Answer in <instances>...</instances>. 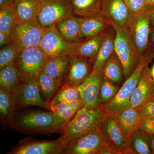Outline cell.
Returning a JSON list of instances; mask_svg holds the SVG:
<instances>
[{"mask_svg":"<svg viewBox=\"0 0 154 154\" xmlns=\"http://www.w3.org/2000/svg\"><path fill=\"white\" fill-rule=\"evenodd\" d=\"M9 125L14 130L27 134L50 135L60 132L51 111L28 110L15 113Z\"/></svg>","mask_w":154,"mask_h":154,"instance_id":"obj_1","label":"cell"},{"mask_svg":"<svg viewBox=\"0 0 154 154\" xmlns=\"http://www.w3.org/2000/svg\"><path fill=\"white\" fill-rule=\"evenodd\" d=\"M107 116L102 108L83 107L64 128L58 140L64 146L72 140L101 128Z\"/></svg>","mask_w":154,"mask_h":154,"instance_id":"obj_2","label":"cell"},{"mask_svg":"<svg viewBox=\"0 0 154 154\" xmlns=\"http://www.w3.org/2000/svg\"><path fill=\"white\" fill-rule=\"evenodd\" d=\"M154 58V49L149 47L142 57L136 68L120 87L114 99L102 107L107 116H116L126 110L129 106L131 98L136 88L144 67Z\"/></svg>","mask_w":154,"mask_h":154,"instance_id":"obj_3","label":"cell"},{"mask_svg":"<svg viewBox=\"0 0 154 154\" xmlns=\"http://www.w3.org/2000/svg\"><path fill=\"white\" fill-rule=\"evenodd\" d=\"M111 25L115 31L114 51L123 66L125 79L136 68L143 55L135 47L127 27H121L113 23Z\"/></svg>","mask_w":154,"mask_h":154,"instance_id":"obj_4","label":"cell"},{"mask_svg":"<svg viewBox=\"0 0 154 154\" xmlns=\"http://www.w3.org/2000/svg\"><path fill=\"white\" fill-rule=\"evenodd\" d=\"M48 58L39 46L20 51L14 63L20 73V81L37 79Z\"/></svg>","mask_w":154,"mask_h":154,"instance_id":"obj_5","label":"cell"},{"mask_svg":"<svg viewBox=\"0 0 154 154\" xmlns=\"http://www.w3.org/2000/svg\"><path fill=\"white\" fill-rule=\"evenodd\" d=\"M37 3L36 19L42 28L56 25L75 16L71 0H37Z\"/></svg>","mask_w":154,"mask_h":154,"instance_id":"obj_6","label":"cell"},{"mask_svg":"<svg viewBox=\"0 0 154 154\" xmlns=\"http://www.w3.org/2000/svg\"><path fill=\"white\" fill-rule=\"evenodd\" d=\"M154 4H151L139 14L131 15L127 28L136 48L143 55L149 48L150 17Z\"/></svg>","mask_w":154,"mask_h":154,"instance_id":"obj_7","label":"cell"},{"mask_svg":"<svg viewBox=\"0 0 154 154\" xmlns=\"http://www.w3.org/2000/svg\"><path fill=\"white\" fill-rule=\"evenodd\" d=\"M37 19L17 23L11 33L10 44L18 50L39 46L44 32Z\"/></svg>","mask_w":154,"mask_h":154,"instance_id":"obj_8","label":"cell"},{"mask_svg":"<svg viewBox=\"0 0 154 154\" xmlns=\"http://www.w3.org/2000/svg\"><path fill=\"white\" fill-rule=\"evenodd\" d=\"M76 43L67 40L54 25L44 28L39 47L48 57L70 56Z\"/></svg>","mask_w":154,"mask_h":154,"instance_id":"obj_9","label":"cell"},{"mask_svg":"<svg viewBox=\"0 0 154 154\" xmlns=\"http://www.w3.org/2000/svg\"><path fill=\"white\" fill-rule=\"evenodd\" d=\"M16 111L30 106L48 108L47 103L40 94L37 80L20 81L14 91Z\"/></svg>","mask_w":154,"mask_h":154,"instance_id":"obj_10","label":"cell"},{"mask_svg":"<svg viewBox=\"0 0 154 154\" xmlns=\"http://www.w3.org/2000/svg\"><path fill=\"white\" fill-rule=\"evenodd\" d=\"M103 142L101 128L82 135L64 146V154H100Z\"/></svg>","mask_w":154,"mask_h":154,"instance_id":"obj_11","label":"cell"},{"mask_svg":"<svg viewBox=\"0 0 154 154\" xmlns=\"http://www.w3.org/2000/svg\"><path fill=\"white\" fill-rule=\"evenodd\" d=\"M64 145L58 139L36 140L25 138L13 147L8 154H64Z\"/></svg>","mask_w":154,"mask_h":154,"instance_id":"obj_12","label":"cell"},{"mask_svg":"<svg viewBox=\"0 0 154 154\" xmlns=\"http://www.w3.org/2000/svg\"><path fill=\"white\" fill-rule=\"evenodd\" d=\"M101 131L103 137L116 154H135L127 142L123 131L115 116H107Z\"/></svg>","mask_w":154,"mask_h":154,"instance_id":"obj_13","label":"cell"},{"mask_svg":"<svg viewBox=\"0 0 154 154\" xmlns=\"http://www.w3.org/2000/svg\"><path fill=\"white\" fill-rule=\"evenodd\" d=\"M69 57V69L63 84L78 87L91 75L93 61L78 56L71 55Z\"/></svg>","mask_w":154,"mask_h":154,"instance_id":"obj_14","label":"cell"},{"mask_svg":"<svg viewBox=\"0 0 154 154\" xmlns=\"http://www.w3.org/2000/svg\"><path fill=\"white\" fill-rule=\"evenodd\" d=\"M100 14L121 27H127L131 16L124 0H102Z\"/></svg>","mask_w":154,"mask_h":154,"instance_id":"obj_15","label":"cell"},{"mask_svg":"<svg viewBox=\"0 0 154 154\" xmlns=\"http://www.w3.org/2000/svg\"><path fill=\"white\" fill-rule=\"evenodd\" d=\"M103 75L102 73L90 75L78 87L85 107L91 108H102L100 100V90Z\"/></svg>","mask_w":154,"mask_h":154,"instance_id":"obj_16","label":"cell"},{"mask_svg":"<svg viewBox=\"0 0 154 154\" xmlns=\"http://www.w3.org/2000/svg\"><path fill=\"white\" fill-rule=\"evenodd\" d=\"M150 63H147L144 67L139 82L131 98L128 109L141 106L152 98L154 80L149 67Z\"/></svg>","mask_w":154,"mask_h":154,"instance_id":"obj_17","label":"cell"},{"mask_svg":"<svg viewBox=\"0 0 154 154\" xmlns=\"http://www.w3.org/2000/svg\"><path fill=\"white\" fill-rule=\"evenodd\" d=\"M111 25V22L101 14L82 18L81 34L84 41L105 32Z\"/></svg>","mask_w":154,"mask_h":154,"instance_id":"obj_18","label":"cell"},{"mask_svg":"<svg viewBox=\"0 0 154 154\" xmlns=\"http://www.w3.org/2000/svg\"><path fill=\"white\" fill-rule=\"evenodd\" d=\"M115 31L112 25L105 32L102 44L93 64L91 75L102 73L103 66L114 52Z\"/></svg>","mask_w":154,"mask_h":154,"instance_id":"obj_19","label":"cell"},{"mask_svg":"<svg viewBox=\"0 0 154 154\" xmlns=\"http://www.w3.org/2000/svg\"><path fill=\"white\" fill-rule=\"evenodd\" d=\"M115 117L123 131L127 142L129 144L131 136L138 129L142 119L139 107L127 109Z\"/></svg>","mask_w":154,"mask_h":154,"instance_id":"obj_20","label":"cell"},{"mask_svg":"<svg viewBox=\"0 0 154 154\" xmlns=\"http://www.w3.org/2000/svg\"><path fill=\"white\" fill-rule=\"evenodd\" d=\"M70 63L69 55H61L48 57L42 71L57 80L62 85L68 71Z\"/></svg>","mask_w":154,"mask_h":154,"instance_id":"obj_21","label":"cell"},{"mask_svg":"<svg viewBox=\"0 0 154 154\" xmlns=\"http://www.w3.org/2000/svg\"><path fill=\"white\" fill-rule=\"evenodd\" d=\"M82 18L73 16L63 19L55 25L58 30L66 39L72 43L84 41L81 34Z\"/></svg>","mask_w":154,"mask_h":154,"instance_id":"obj_22","label":"cell"},{"mask_svg":"<svg viewBox=\"0 0 154 154\" xmlns=\"http://www.w3.org/2000/svg\"><path fill=\"white\" fill-rule=\"evenodd\" d=\"M105 32L88 40L77 43L74 47L71 55L85 58L94 63L103 41Z\"/></svg>","mask_w":154,"mask_h":154,"instance_id":"obj_23","label":"cell"},{"mask_svg":"<svg viewBox=\"0 0 154 154\" xmlns=\"http://www.w3.org/2000/svg\"><path fill=\"white\" fill-rule=\"evenodd\" d=\"M14 91L0 87V116L1 122L5 125L10 124L16 113Z\"/></svg>","mask_w":154,"mask_h":154,"instance_id":"obj_24","label":"cell"},{"mask_svg":"<svg viewBox=\"0 0 154 154\" xmlns=\"http://www.w3.org/2000/svg\"><path fill=\"white\" fill-rule=\"evenodd\" d=\"M37 5V0H15L13 9L16 24L36 18Z\"/></svg>","mask_w":154,"mask_h":154,"instance_id":"obj_25","label":"cell"},{"mask_svg":"<svg viewBox=\"0 0 154 154\" xmlns=\"http://www.w3.org/2000/svg\"><path fill=\"white\" fill-rule=\"evenodd\" d=\"M102 73L103 77L119 85L125 79L123 66L115 51L105 63Z\"/></svg>","mask_w":154,"mask_h":154,"instance_id":"obj_26","label":"cell"},{"mask_svg":"<svg viewBox=\"0 0 154 154\" xmlns=\"http://www.w3.org/2000/svg\"><path fill=\"white\" fill-rule=\"evenodd\" d=\"M102 0H71L74 14L86 18L100 14Z\"/></svg>","mask_w":154,"mask_h":154,"instance_id":"obj_27","label":"cell"},{"mask_svg":"<svg viewBox=\"0 0 154 154\" xmlns=\"http://www.w3.org/2000/svg\"><path fill=\"white\" fill-rule=\"evenodd\" d=\"M37 80L42 97L47 103L48 106L51 100L62 85L57 80L50 76L43 71L38 75Z\"/></svg>","mask_w":154,"mask_h":154,"instance_id":"obj_28","label":"cell"},{"mask_svg":"<svg viewBox=\"0 0 154 154\" xmlns=\"http://www.w3.org/2000/svg\"><path fill=\"white\" fill-rule=\"evenodd\" d=\"M48 109L53 113L60 133L77 113L68 102H60Z\"/></svg>","mask_w":154,"mask_h":154,"instance_id":"obj_29","label":"cell"},{"mask_svg":"<svg viewBox=\"0 0 154 154\" xmlns=\"http://www.w3.org/2000/svg\"><path fill=\"white\" fill-rule=\"evenodd\" d=\"M129 144L135 154H153L149 134L139 128L131 136Z\"/></svg>","mask_w":154,"mask_h":154,"instance_id":"obj_30","label":"cell"},{"mask_svg":"<svg viewBox=\"0 0 154 154\" xmlns=\"http://www.w3.org/2000/svg\"><path fill=\"white\" fill-rule=\"evenodd\" d=\"M20 81V73L14 63L0 69V87L14 89Z\"/></svg>","mask_w":154,"mask_h":154,"instance_id":"obj_31","label":"cell"},{"mask_svg":"<svg viewBox=\"0 0 154 154\" xmlns=\"http://www.w3.org/2000/svg\"><path fill=\"white\" fill-rule=\"evenodd\" d=\"M79 98L81 97L78 87L64 83L51 100L48 106V109L51 106L60 102H68Z\"/></svg>","mask_w":154,"mask_h":154,"instance_id":"obj_32","label":"cell"},{"mask_svg":"<svg viewBox=\"0 0 154 154\" xmlns=\"http://www.w3.org/2000/svg\"><path fill=\"white\" fill-rule=\"evenodd\" d=\"M120 87L119 85L103 77L100 90V100L102 107L114 99Z\"/></svg>","mask_w":154,"mask_h":154,"instance_id":"obj_33","label":"cell"},{"mask_svg":"<svg viewBox=\"0 0 154 154\" xmlns=\"http://www.w3.org/2000/svg\"><path fill=\"white\" fill-rule=\"evenodd\" d=\"M16 24V18L13 8L0 9V31L11 36Z\"/></svg>","mask_w":154,"mask_h":154,"instance_id":"obj_34","label":"cell"},{"mask_svg":"<svg viewBox=\"0 0 154 154\" xmlns=\"http://www.w3.org/2000/svg\"><path fill=\"white\" fill-rule=\"evenodd\" d=\"M19 52L12 45L8 44L0 50V69L7 65L14 63Z\"/></svg>","mask_w":154,"mask_h":154,"instance_id":"obj_35","label":"cell"},{"mask_svg":"<svg viewBox=\"0 0 154 154\" xmlns=\"http://www.w3.org/2000/svg\"><path fill=\"white\" fill-rule=\"evenodd\" d=\"M124 1L131 15L140 13L152 4L147 0H124Z\"/></svg>","mask_w":154,"mask_h":154,"instance_id":"obj_36","label":"cell"},{"mask_svg":"<svg viewBox=\"0 0 154 154\" xmlns=\"http://www.w3.org/2000/svg\"><path fill=\"white\" fill-rule=\"evenodd\" d=\"M139 107L141 119L154 117V98H151L147 102Z\"/></svg>","mask_w":154,"mask_h":154,"instance_id":"obj_37","label":"cell"},{"mask_svg":"<svg viewBox=\"0 0 154 154\" xmlns=\"http://www.w3.org/2000/svg\"><path fill=\"white\" fill-rule=\"evenodd\" d=\"M139 128L148 134L154 135V117H145L142 119Z\"/></svg>","mask_w":154,"mask_h":154,"instance_id":"obj_38","label":"cell"},{"mask_svg":"<svg viewBox=\"0 0 154 154\" xmlns=\"http://www.w3.org/2000/svg\"><path fill=\"white\" fill-rule=\"evenodd\" d=\"M75 112L85 107V102L81 98L74 99L68 102Z\"/></svg>","mask_w":154,"mask_h":154,"instance_id":"obj_39","label":"cell"},{"mask_svg":"<svg viewBox=\"0 0 154 154\" xmlns=\"http://www.w3.org/2000/svg\"><path fill=\"white\" fill-rule=\"evenodd\" d=\"M11 36L4 32L0 31V46L1 48L9 44L11 41Z\"/></svg>","mask_w":154,"mask_h":154,"instance_id":"obj_40","label":"cell"},{"mask_svg":"<svg viewBox=\"0 0 154 154\" xmlns=\"http://www.w3.org/2000/svg\"><path fill=\"white\" fill-rule=\"evenodd\" d=\"M15 0H0V9L6 8H13Z\"/></svg>","mask_w":154,"mask_h":154,"instance_id":"obj_41","label":"cell"},{"mask_svg":"<svg viewBox=\"0 0 154 154\" xmlns=\"http://www.w3.org/2000/svg\"><path fill=\"white\" fill-rule=\"evenodd\" d=\"M149 47L154 49V25H151L150 33L149 38Z\"/></svg>","mask_w":154,"mask_h":154,"instance_id":"obj_42","label":"cell"},{"mask_svg":"<svg viewBox=\"0 0 154 154\" xmlns=\"http://www.w3.org/2000/svg\"><path fill=\"white\" fill-rule=\"evenodd\" d=\"M149 139L152 151V153L154 154V135L149 134Z\"/></svg>","mask_w":154,"mask_h":154,"instance_id":"obj_43","label":"cell"},{"mask_svg":"<svg viewBox=\"0 0 154 154\" xmlns=\"http://www.w3.org/2000/svg\"><path fill=\"white\" fill-rule=\"evenodd\" d=\"M151 25H154V6L150 17Z\"/></svg>","mask_w":154,"mask_h":154,"instance_id":"obj_44","label":"cell"},{"mask_svg":"<svg viewBox=\"0 0 154 154\" xmlns=\"http://www.w3.org/2000/svg\"><path fill=\"white\" fill-rule=\"evenodd\" d=\"M151 74L152 78L154 81V64L150 68Z\"/></svg>","mask_w":154,"mask_h":154,"instance_id":"obj_45","label":"cell"},{"mask_svg":"<svg viewBox=\"0 0 154 154\" xmlns=\"http://www.w3.org/2000/svg\"><path fill=\"white\" fill-rule=\"evenodd\" d=\"M152 98H154V81L153 86L152 93Z\"/></svg>","mask_w":154,"mask_h":154,"instance_id":"obj_46","label":"cell"},{"mask_svg":"<svg viewBox=\"0 0 154 154\" xmlns=\"http://www.w3.org/2000/svg\"><path fill=\"white\" fill-rule=\"evenodd\" d=\"M149 3L152 4H154V0H147Z\"/></svg>","mask_w":154,"mask_h":154,"instance_id":"obj_47","label":"cell"}]
</instances>
